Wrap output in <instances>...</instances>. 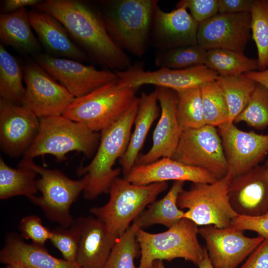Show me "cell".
<instances>
[{"label":"cell","mask_w":268,"mask_h":268,"mask_svg":"<svg viewBox=\"0 0 268 268\" xmlns=\"http://www.w3.org/2000/svg\"><path fill=\"white\" fill-rule=\"evenodd\" d=\"M60 21L72 38L98 62L115 70L131 66L124 51L113 40L100 13L76 0H46L36 6Z\"/></svg>","instance_id":"cell-1"},{"label":"cell","mask_w":268,"mask_h":268,"mask_svg":"<svg viewBox=\"0 0 268 268\" xmlns=\"http://www.w3.org/2000/svg\"><path fill=\"white\" fill-rule=\"evenodd\" d=\"M138 106V98L117 122L101 132L98 148L91 162L80 166L77 174L84 176L86 183L83 191L85 199L94 200L108 193L114 181L121 172L113 166L126 152Z\"/></svg>","instance_id":"cell-2"},{"label":"cell","mask_w":268,"mask_h":268,"mask_svg":"<svg viewBox=\"0 0 268 268\" xmlns=\"http://www.w3.org/2000/svg\"><path fill=\"white\" fill-rule=\"evenodd\" d=\"M40 121L38 133L23 159L33 160L51 154L57 161L62 162L71 151L81 152L87 158L95 154L100 139L97 132L63 115L42 118Z\"/></svg>","instance_id":"cell-3"},{"label":"cell","mask_w":268,"mask_h":268,"mask_svg":"<svg viewBox=\"0 0 268 268\" xmlns=\"http://www.w3.org/2000/svg\"><path fill=\"white\" fill-rule=\"evenodd\" d=\"M157 1H108L100 15L109 34L124 51L138 57L146 49Z\"/></svg>","instance_id":"cell-4"},{"label":"cell","mask_w":268,"mask_h":268,"mask_svg":"<svg viewBox=\"0 0 268 268\" xmlns=\"http://www.w3.org/2000/svg\"><path fill=\"white\" fill-rule=\"evenodd\" d=\"M167 187L166 182L137 185L118 177L110 188L108 201L102 206L91 207L89 211L118 239Z\"/></svg>","instance_id":"cell-5"},{"label":"cell","mask_w":268,"mask_h":268,"mask_svg":"<svg viewBox=\"0 0 268 268\" xmlns=\"http://www.w3.org/2000/svg\"><path fill=\"white\" fill-rule=\"evenodd\" d=\"M117 80L74 98L62 115L95 132L108 128L121 118L138 98L134 89L121 86Z\"/></svg>","instance_id":"cell-6"},{"label":"cell","mask_w":268,"mask_h":268,"mask_svg":"<svg viewBox=\"0 0 268 268\" xmlns=\"http://www.w3.org/2000/svg\"><path fill=\"white\" fill-rule=\"evenodd\" d=\"M198 234V226L185 218L161 233H151L138 228L136 238L141 255L138 268H151L156 260L171 261L176 258L198 266L206 249L200 244Z\"/></svg>","instance_id":"cell-7"},{"label":"cell","mask_w":268,"mask_h":268,"mask_svg":"<svg viewBox=\"0 0 268 268\" xmlns=\"http://www.w3.org/2000/svg\"><path fill=\"white\" fill-rule=\"evenodd\" d=\"M18 166H28L40 176L37 179V188L41 195L32 196L29 200L40 207L49 220L64 227H70L74 220L70 208L84 190L85 177L72 180L61 170L41 167L32 159L22 158Z\"/></svg>","instance_id":"cell-8"},{"label":"cell","mask_w":268,"mask_h":268,"mask_svg":"<svg viewBox=\"0 0 268 268\" xmlns=\"http://www.w3.org/2000/svg\"><path fill=\"white\" fill-rule=\"evenodd\" d=\"M232 179L228 174L212 183H193L188 190L180 193L177 205L187 209L182 218L189 219L197 226L214 225L218 228L232 226L238 214L229 200L228 189Z\"/></svg>","instance_id":"cell-9"},{"label":"cell","mask_w":268,"mask_h":268,"mask_svg":"<svg viewBox=\"0 0 268 268\" xmlns=\"http://www.w3.org/2000/svg\"><path fill=\"white\" fill-rule=\"evenodd\" d=\"M172 158L203 169L217 179L228 171L220 134L216 127L207 125L183 131Z\"/></svg>","instance_id":"cell-10"},{"label":"cell","mask_w":268,"mask_h":268,"mask_svg":"<svg viewBox=\"0 0 268 268\" xmlns=\"http://www.w3.org/2000/svg\"><path fill=\"white\" fill-rule=\"evenodd\" d=\"M26 92L22 105L39 119L62 115L74 96L36 62L24 68Z\"/></svg>","instance_id":"cell-11"},{"label":"cell","mask_w":268,"mask_h":268,"mask_svg":"<svg viewBox=\"0 0 268 268\" xmlns=\"http://www.w3.org/2000/svg\"><path fill=\"white\" fill-rule=\"evenodd\" d=\"M118 84L135 88L146 84L163 87L176 92L215 81L217 73L205 65L183 69L159 68L154 71L145 70L141 67L131 66L124 70H115Z\"/></svg>","instance_id":"cell-12"},{"label":"cell","mask_w":268,"mask_h":268,"mask_svg":"<svg viewBox=\"0 0 268 268\" xmlns=\"http://www.w3.org/2000/svg\"><path fill=\"white\" fill-rule=\"evenodd\" d=\"M35 62L74 98L84 96L118 80L115 71L97 69L91 65H86L72 59L39 53L36 56Z\"/></svg>","instance_id":"cell-13"},{"label":"cell","mask_w":268,"mask_h":268,"mask_svg":"<svg viewBox=\"0 0 268 268\" xmlns=\"http://www.w3.org/2000/svg\"><path fill=\"white\" fill-rule=\"evenodd\" d=\"M204 239L208 258L214 268H237L265 239L250 237L232 226L218 228L206 225L198 229Z\"/></svg>","instance_id":"cell-14"},{"label":"cell","mask_w":268,"mask_h":268,"mask_svg":"<svg viewBox=\"0 0 268 268\" xmlns=\"http://www.w3.org/2000/svg\"><path fill=\"white\" fill-rule=\"evenodd\" d=\"M218 128L228 165V173L232 178L259 165L268 154V134L244 131L234 123Z\"/></svg>","instance_id":"cell-15"},{"label":"cell","mask_w":268,"mask_h":268,"mask_svg":"<svg viewBox=\"0 0 268 268\" xmlns=\"http://www.w3.org/2000/svg\"><path fill=\"white\" fill-rule=\"evenodd\" d=\"M251 12L218 13L200 23L197 43L206 50L223 49L243 53L251 36Z\"/></svg>","instance_id":"cell-16"},{"label":"cell","mask_w":268,"mask_h":268,"mask_svg":"<svg viewBox=\"0 0 268 268\" xmlns=\"http://www.w3.org/2000/svg\"><path fill=\"white\" fill-rule=\"evenodd\" d=\"M40 119L23 105L0 98V147L11 157L24 155L38 133Z\"/></svg>","instance_id":"cell-17"},{"label":"cell","mask_w":268,"mask_h":268,"mask_svg":"<svg viewBox=\"0 0 268 268\" xmlns=\"http://www.w3.org/2000/svg\"><path fill=\"white\" fill-rule=\"evenodd\" d=\"M155 91L161 108L160 117L153 133L150 149L138 156L135 165L149 164L163 157L172 158L182 132L176 116V92L159 86H156Z\"/></svg>","instance_id":"cell-18"},{"label":"cell","mask_w":268,"mask_h":268,"mask_svg":"<svg viewBox=\"0 0 268 268\" xmlns=\"http://www.w3.org/2000/svg\"><path fill=\"white\" fill-rule=\"evenodd\" d=\"M228 195L238 215L256 216L268 213V178L263 165L233 178Z\"/></svg>","instance_id":"cell-19"},{"label":"cell","mask_w":268,"mask_h":268,"mask_svg":"<svg viewBox=\"0 0 268 268\" xmlns=\"http://www.w3.org/2000/svg\"><path fill=\"white\" fill-rule=\"evenodd\" d=\"M137 185L174 181L193 183H212L218 179L208 171L191 166L169 157H163L152 163L135 165L125 177Z\"/></svg>","instance_id":"cell-20"},{"label":"cell","mask_w":268,"mask_h":268,"mask_svg":"<svg viewBox=\"0 0 268 268\" xmlns=\"http://www.w3.org/2000/svg\"><path fill=\"white\" fill-rule=\"evenodd\" d=\"M75 220L79 231L75 263L80 268H103L118 239L94 216Z\"/></svg>","instance_id":"cell-21"},{"label":"cell","mask_w":268,"mask_h":268,"mask_svg":"<svg viewBox=\"0 0 268 268\" xmlns=\"http://www.w3.org/2000/svg\"><path fill=\"white\" fill-rule=\"evenodd\" d=\"M153 22L155 43L163 50L198 44L200 24L184 6L177 5L176 9L165 12L157 5Z\"/></svg>","instance_id":"cell-22"},{"label":"cell","mask_w":268,"mask_h":268,"mask_svg":"<svg viewBox=\"0 0 268 268\" xmlns=\"http://www.w3.org/2000/svg\"><path fill=\"white\" fill-rule=\"evenodd\" d=\"M0 262L5 265L18 264L25 268H80L75 262L52 256L44 246L26 243L16 233L6 235L0 251Z\"/></svg>","instance_id":"cell-23"},{"label":"cell","mask_w":268,"mask_h":268,"mask_svg":"<svg viewBox=\"0 0 268 268\" xmlns=\"http://www.w3.org/2000/svg\"><path fill=\"white\" fill-rule=\"evenodd\" d=\"M29 22L39 40L50 53L79 62L87 57L70 38L64 26L51 14L38 10L28 11Z\"/></svg>","instance_id":"cell-24"},{"label":"cell","mask_w":268,"mask_h":268,"mask_svg":"<svg viewBox=\"0 0 268 268\" xmlns=\"http://www.w3.org/2000/svg\"><path fill=\"white\" fill-rule=\"evenodd\" d=\"M156 93L143 92L138 98V106L135 117L134 128L127 149L120 158L125 177L135 164L148 133L159 113Z\"/></svg>","instance_id":"cell-25"},{"label":"cell","mask_w":268,"mask_h":268,"mask_svg":"<svg viewBox=\"0 0 268 268\" xmlns=\"http://www.w3.org/2000/svg\"><path fill=\"white\" fill-rule=\"evenodd\" d=\"M31 26L25 8L0 15L1 43L25 53H35L41 49Z\"/></svg>","instance_id":"cell-26"},{"label":"cell","mask_w":268,"mask_h":268,"mask_svg":"<svg viewBox=\"0 0 268 268\" xmlns=\"http://www.w3.org/2000/svg\"><path fill=\"white\" fill-rule=\"evenodd\" d=\"M184 183L183 181H174L166 195L161 199L151 203L132 224L139 229L157 224L169 228L177 224L185 212L177 205L178 198L184 189Z\"/></svg>","instance_id":"cell-27"},{"label":"cell","mask_w":268,"mask_h":268,"mask_svg":"<svg viewBox=\"0 0 268 268\" xmlns=\"http://www.w3.org/2000/svg\"><path fill=\"white\" fill-rule=\"evenodd\" d=\"M38 174L26 166L13 168L0 157V199L6 200L17 196L29 198L38 192L36 176Z\"/></svg>","instance_id":"cell-28"},{"label":"cell","mask_w":268,"mask_h":268,"mask_svg":"<svg viewBox=\"0 0 268 268\" xmlns=\"http://www.w3.org/2000/svg\"><path fill=\"white\" fill-rule=\"evenodd\" d=\"M215 82L222 91L228 108L229 119L226 125L234 123L249 102L257 83L244 73L218 75Z\"/></svg>","instance_id":"cell-29"},{"label":"cell","mask_w":268,"mask_h":268,"mask_svg":"<svg viewBox=\"0 0 268 268\" xmlns=\"http://www.w3.org/2000/svg\"><path fill=\"white\" fill-rule=\"evenodd\" d=\"M22 69L17 60L0 44V98L22 105L26 89Z\"/></svg>","instance_id":"cell-30"},{"label":"cell","mask_w":268,"mask_h":268,"mask_svg":"<svg viewBox=\"0 0 268 268\" xmlns=\"http://www.w3.org/2000/svg\"><path fill=\"white\" fill-rule=\"evenodd\" d=\"M204 65L218 75L231 76L258 70L257 59L243 53L223 49L206 50Z\"/></svg>","instance_id":"cell-31"},{"label":"cell","mask_w":268,"mask_h":268,"mask_svg":"<svg viewBox=\"0 0 268 268\" xmlns=\"http://www.w3.org/2000/svg\"><path fill=\"white\" fill-rule=\"evenodd\" d=\"M176 93L177 99L176 116L182 131L199 128L205 125L201 87L192 88Z\"/></svg>","instance_id":"cell-32"},{"label":"cell","mask_w":268,"mask_h":268,"mask_svg":"<svg viewBox=\"0 0 268 268\" xmlns=\"http://www.w3.org/2000/svg\"><path fill=\"white\" fill-rule=\"evenodd\" d=\"M252 37L257 49L258 70L268 67V0H254L251 10Z\"/></svg>","instance_id":"cell-33"},{"label":"cell","mask_w":268,"mask_h":268,"mask_svg":"<svg viewBox=\"0 0 268 268\" xmlns=\"http://www.w3.org/2000/svg\"><path fill=\"white\" fill-rule=\"evenodd\" d=\"M206 50L198 44L164 50L155 63L159 68L183 69L204 65Z\"/></svg>","instance_id":"cell-34"},{"label":"cell","mask_w":268,"mask_h":268,"mask_svg":"<svg viewBox=\"0 0 268 268\" xmlns=\"http://www.w3.org/2000/svg\"><path fill=\"white\" fill-rule=\"evenodd\" d=\"M205 125L219 128L227 124L229 111L222 91L215 81L201 87Z\"/></svg>","instance_id":"cell-35"},{"label":"cell","mask_w":268,"mask_h":268,"mask_svg":"<svg viewBox=\"0 0 268 268\" xmlns=\"http://www.w3.org/2000/svg\"><path fill=\"white\" fill-rule=\"evenodd\" d=\"M138 228L132 224L117 240L103 268H138L134 264L140 253L136 238Z\"/></svg>","instance_id":"cell-36"},{"label":"cell","mask_w":268,"mask_h":268,"mask_svg":"<svg viewBox=\"0 0 268 268\" xmlns=\"http://www.w3.org/2000/svg\"><path fill=\"white\" fill-rule=\"evenodd\" d=\"M244 122L257 130L268 127V90L257 83L254 92L234 123Z\"/></svg>","instance_id":"cell-37"},{"label":"cell","mask_w":268,"mask_h":268,"mask_svg":"<svg viewBox=\"0 0 268 268\" xmlns=\"http://www.w3.org/2000/svg\"><path fill=\"white\" fill-rule=\"evenodd\" d=\"M51 231L49 240L60 251L64 259L75 263L79 238V228L75 219L69 227L59 226Z\"/></svg>","instance_id":"cell-38"},{"label":"cell","mask_w":268,"mask_h":268,"mask_svg":"<svg viewBox=\"0 0 268 268\" xmlns=\"http://www.w3.org/2000/svg\"><path fill=\"white\" fill-rule=\"evenodd\" d=\"M18 230L20 236L24 239L30 240L32 243L41 246L50 240L51 230L45 227L41 218L32 214L23 217L20 221Z\"/></svg>","instance_id":"cell-39"},{"label":"cell","mask_w":268,"mask_h":268,"mask_svg":"<svg viewBox=\"0 0 268 268\" xmlns=\"http://www.w3.org/2000/svg\"><path fill=\"white\" fill-rule=\"evenodd\" d=\"M185 6L199 24L218 13V0H182L177 5Z\"/></svg>","instance_id":"cell-40"},{"label":"cell","mask_w":268,"mask_h":268,"mask_svg":"<svg viewBox=\"0 0 268 268\" xmlns=\"http://www.w3.org/2000/svg\"><path fill=\"white\" fill-rule=\"evenodd\" d=\"M232 226L242 231H254L259 236L268 239V212L256 216L237 215L233 219Z\"/></svg>","instance_id":"cell-41"},{"label":"cell","mask_w":268,"mask_h":268,"mask_svg":"<svg viewBox=\"0 0 268 268\" xmlns=\"http://www.w3.org/2000/svg\"><path fill=\"white\" fill-rule=\"evenodd\" d=\"M239 268H268V239H265Z\"/></svg>","instance_id":"cell-42"},{"label":"cell","mask_w":268,"mask_h":268,"mask_svg":"<svg viewBox=\"0 0 268 268\" xmlns=\"http://www.w3.org/2000/svg\"><path fill=\"white\" fill-rule=\"evenodd\" d=\"M254 0H218V13L250 12Z\"/></svg>","instance_id":"cell-43"},{"label":"cell","mask_w":268,"mask_h":268,"mask_svg":"<svg viewBox=\"0 0 268 268\" xmlns=\"http://www.w3.org/2000/svg\"><path fill=\"white\" fill-rule=\"evenodd\" d=\"M39 0H6L3 3V10L5 13L12 12L26 6H37Z\"/></svg>","instance_id":"cell-44"},{"label":"cell","mask_w":268,"mask_h":268,"mask_svg":"<svg viewBox=\"0 0 268 268\" xmlns=\"http://www.w3.org/2000/svg\"><path fill=\"white\" fill-rule=\"evenodd\" d=\"M244 74L268 90V67L264 70L251 71Z\"/></svg>","instance_id":"cell-45"},{"label":"cell","mask_w":268,"mask_h":268,"mask_svg":"<svg viewBox=\"0 0 268 268\" xmlns=\"http://www.w3.org/2000/svg\"><path fill=\"white\" fill-rule=\"evenodd\" d=\"M198 266L199 268H214L208 258L206 250H205L203 259Z\"/></svg>","instance_id":"cell-46"},{"label":"cell","mask_w":268,"mask_h":268,"mask_svg":"<svg viewBox=\"0 0 268 268\" xmlns=\"http://www.w3.org/2000/svg\"><path fill=\"white\" fill-rule=\"evenodd\" d=\"M151 268H166L161 260H156L152 264Z\"/></svg>","instance_id":"cell-47"},{"label":"cell","mask_w":268,"mask_h":268,"mask_svg":"<svg viewBox=\"0 0 268 268\" xmlns=\"http://www.w3.org/2000/svg\"><path fill=\"white\" fill-rule=\"evenodd\" d=\"M4 268H25L22 265L18 264H10L6 265Z\"/></svg>","instance_id":"cell-48"},{"label":"cell","mask_w":268,"mask_h":268,"mask_svg":"<svg viewBox=\"0 0 268 268\" xmlns=\"http://www.w3.org/2000/svg\"><path fill=\"white\" fill-rule=\"evenodd\" d=\"M263 166H264V167L265 168V171L266 172V174H267L268 178V159L266 161V162L263 165Z\"/></svg>","instance_id":"cell-49"}]
</instances>
